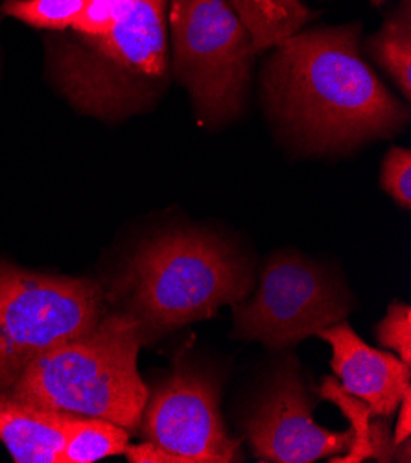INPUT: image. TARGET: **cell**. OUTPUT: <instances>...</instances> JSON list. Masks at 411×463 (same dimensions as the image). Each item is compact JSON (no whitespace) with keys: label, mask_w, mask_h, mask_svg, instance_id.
<instances>
[{"label":"cell","mask_w":411,"mask_h":463,"mask_svg":"<svg viewBox=\"0 0 411 463\" xmlns=\"http://www.w3.org/2000/svg\"><path fill=\"white\" fill-rule=\"evenodd\" d=\"M369 54L393 78L402 97H411V3L402 0L368 43Z\"/></svg>","instance_id":"9a60e30c"},{"label":"cell","mask_w":411,"mask_h":463,"mask_svg":"<svg viewBox=\"0 0 411 463\" xmlns=\"http://www.w3.org/2000/svg\"><path fill=\"white\" fill-rule=\"evenodd\" d=\"M400 411L397 418V425L393 429V445L398 447L402 441L411 436V390L400 401Z\"/></svg>","instance_id":"ffe728a7"},{"label":"cell","mask_w":411,"mask_h":463,"mask_svg":"<svg viewBox=\"0 0 411 463\" xmlns=\"http://www.w3.org/2000/svg\"><path fill=\"white\" fill-rule=\"evenodd\" d=\"M371 3H373L375 6H380V5H384V3H386V0H371Z\"/></svg>","instance_id":"44dd1931"},{"label":"cell","mask_w":411,"mask_h":463,"mask_svg":"<svg viewBox=\"0 0 411 463\" xmlns=\"http://www.w3.org/2000/svg\"><path fill=\"white\" fill-rule=\"evenodd\" d=\"M145 344L139 321L107 310L95 327L30 364L6 392L44 410L106 420L133 432L150 393L136 365Z\"/></svg>","instance_id":"277c9868"},{"label":"cell","mask_w":411,"mask_h":463,"mask_svg":"<svg viewBox=\"0 0 411 463\" xmlns=\"http://www.w3.org/2000/svg\"><path fill=\"white\" fill-rule=\"evenodd\" d=\"M244 434L258 461L312 463L341 456L352 430L334 432L313 420V399L294 358L283 362L244 418Z\"/></svg>","instance_id":"9c48e42d"},{"label":"cell","mask_w":411,"mask_h":463,"mask_svg":"<svg viewBox=\"0 0 411 463\" xmlns=\"http://www.w3.org/2000/svg\"><path fill=\"white\" fill-rule=\"evenodd\" d=\"M107 312L100 285L0 262V392L44 353L87 333Z\"/></svg>","instance_id":"5b68a950"},{"label":"cell","mask_w":411,"mask_h":463,"mask_svg":"<svg viewBox=\"0 0 411 463\" xmlns=\"http://www.w3.org/2000/svg\"><path fill=\"white\" fill-rule=\"evenodd\" d=\"M87 0H6L3 14L32 28L52 33L69 32Z\"/></svg>","instance_id":"2e32d148"},{"label":"cell","mask_w":411,"mask_h":463,"mask_svg":"<svg viewBox=\"0 0 411 463\" xmlns=\"http://www.w3.org/2000/svg\"><path fill=\"white\" fill-rule=\"evenodd\" d=\"M352 299L343 283L295 253H276L251 299L233 305L235 336L285 349L343 321Z\"/></svg>","instance_id":"52a82bcc"},{"label":"cell","mask_w":411,"mask_h":463,"mask_svg":"<svg viewBox=\"0 0 411 463\" xmlns=\"http://www.w3.org/2000/svg\"><path fill=\"white\" fill-rule=\"evenodd\" d=\"M380 187L400 209L411 207V152L407 148H391L384 157Z\"/></svg>","instance_id":"d6986e66"},{"label":"cell","mask_w":411,"mask_h":463,"mask_svg":"<svg viewBox=\"0 0 411 463\" xmlns=\"http://www.w3.org/2000/svg\"><path fill=\"white\" fill-rule=\"evenodd\" d=\"M360 28L294 33L277 44L264 72V95L297 145L310 152L354 148L391 137L409 120L360 54Z\"/></svg>","instance_id":"6da1fadb"},{"label":"cell","mask_w":411,"mask_h":463,"mask_svg":"<svg viewBox=\"0 0 411 463\" xmlns=\"http://www.w3.org/2000/svg\"><path fill=\"white\" fill-rule=\"evenodd\" d=\"M51 74L79 111L122 120L152 108L170 81L168 0H139L106 35L49 39Z\"/></svg>","instance_id":"3957f363"},{"label":"cell","mask_w":411,"mask_h":463,"mask_svg":"<svg viewBox=\"0 0 411 463\" xmlns=\"http://www.w3.org/2000/svg\"><path fill=\"white\" fill-rule=\"evenodd\" d=\"M377 338L382 347L397 353V356L411 367V308L406 303H393L386 317L377 326Z\"/></svg>","instance_id":"ac0fdd59"},{"label":"cell","mask_w":411,"mask_h":463,"mask_svg":"<svg viewBox=\"0 0 411 463\" xmlns=\"http://www.w3.org/2000/svg\"><path fill=\"white\" fill-rule=\"evenodd\" d=\"M332 347V372L340 386L363 401L378 418L397 411L411 390V367L398 356L365 344L343 319L315 335Z\"/></svg>","instance_id":"30bf717a"},{"label":"cell","mask_w":411,"mask_h":463,"mask_svg":"<svg viewBox=\"0 0 411 463\" xmlns=\"http://www.w3.org/2000/svg\"><path fill=\"white\" fill-rule=\"evenodd\" d=\"M248 28L255 52L277 46L297 33L312 12L301 0H227Z\"/></svg>","instance_id":"4fadbf2b"},{"label":"cell","mask_w":411,"mask_h":463,"mask_svg":"<svg viewBox=\"0 0 411 463\" xmlns=\"http://www.w3.org/2000/svg\"><path fill=\"white\" fill-rule=\"evenodd\" d=\"M67 418L0 392V441L15 463H60Z\"/></svg>","instance_id":"8fae6325"},{"label":"cell","mask_w":411,"mask_h":463,"mask_svg":"<svg viewBox=\"0 0 411 463\" xmlns=\"http://www.w3.org/2000/svg\"><path fill=\"white\" fill-rule=\"evenodd\" d=\"M172 69L192 99L198 118H235L248 92L255 46L227 0H168Z\"/></svg>","instance_id":"8992f818"},{"label":"cell","mask_w":411,"mask_h":463,"mask_svg":"<svg viewBox=\"0 0 411 463\" xmlns=\"http://www.w3.org/2000/svg\"><path fill=\"white\" fill-rule=\"evenodd\" d=\"M319 395L334 402L350 423L354 434L352 445L341 456H334L332 463H361L368 458L378 461L395 459L397 447L393 445V432L389 429V418H378L371 408L354 395L347 393L334 377H329L319 386Z\"/></svg>","instance_id":"7c38bea8"},{"label":"cell","mask_w":411,"mask_h":463,"mask_svg":"<svg viewBox=\"0 0 411 463\" xmlns=\"http://www.w3.org/2000/svg\"><path fill=\"white\" fill-rule=\"evenodd\" d=\"M139 430L185 463L242 461V441L227 434L220 415V377L187 358L148 393Z\"/></svg>","instance_id":"ba28073f"},{"label":"cell","mask_w":411,"mask_h":463,"mask_svg":"<svg viewBox=\"0 0 411 463\" xmlns=\"http://www.w3.org/2000/svg\"><path fill=\"white\" fill-rule=\"evenodd\" d=\"M139 0H87L70 32L81 37H100L111 32Z\"/></svg>","instance_id":"e0dca14e"},{"label":"cell","mask_w":411,"mask_h":463,"mask_svg":"<svg viewBox=\"0 0 411 463\" xmlns=\"http://www.w3.org/2000/svg\"><path fill=\"white\" fill-rule=\"evenodd\" d=\"M251 290V269L220 237L175 229L143 242L106 294L141 323L148 342L237 305Z\"/></svg>","instance_id":"7a4b0ae2"},{"label":"cell","mask_w":411,"mask_h":463,"mask_svg":"<svg viewBox=\"0 0 411 463\" xmlns=\"http://www.w3.org/2000/svg\"><path fill=\"white\" fill-rule=\"evenodd\" d=\"M127 445L129 432L120 425L106 420L69 415L60 463H95L124 454Z\"/></svg>","instance_id":"5bb4252c"}]
</instances>
